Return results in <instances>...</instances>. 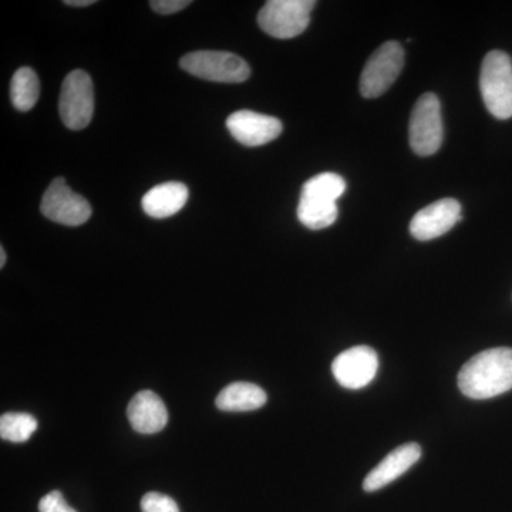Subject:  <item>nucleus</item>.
<instances>
[{"mask_svg":"<svg viewBox=\"0 0 512 512\" xmlns=\"http://www.w3.org/2000/svg\"><path fill=\"white\" fill-rule=\"evenodd\" d=\"M190 5V0H153L150 2L151 9L160 15H173Z\"/></svg>","mask_w":512,"mask_h":512,"instance_id":"obj_21","label":"nucleus"},{"mask_svg":"<svg viewBox=\"0 0 512 512\" xmlns=\"http://www.w3.org/2000/svg\"><path fill=\"white\" fill-rule=\"evenodd\" d=\"M131 427L141 434H154L165 429L168 423L167 407L158 394L151 390L138 392L127 409Z\"/></svg>","mask_w":512,"mask_h":512,"instance_id":"obj_14","label":"nucleus"},{"mask_svg":"<svg viewBox=\"0 0 512 512\" xmlns=\"http://www.w3.org/2000/svg\"><path fill=\"white\" fill-rule=\"evenodd\" d=\"M94 0H66L64 5L74 6V8H87V6L94 5Z\"/></svg>","mask_w":512,"mask_h":512,"instance_id":"obj_22","label":"nucleus"},{"mask_svg":"<svg viewBox=\"0 0 512 512\" xmlns=\"http://www.w3.org/2000/svg\"><path fill=\"white\" fill-rule=\"evenodd\" d=\"M345 191L346 181L340 175H315L303 184L298 205L299 221L313 231L335 224L339 217L338 200Z\"/></svg>","mask_w":512,"mask_h":512,"instance_id":"obj_2","label":"nucleus"},{"mask_svg":"<svg viewBox=\"0 0 512 512\" xmlns=\"http://www.w3.org/2000/svg\"><path fill=\"white\" fill-rule=\"evenodd\" d=\"M231 136L247 147H259L271 143L282 134L281 120L255 111L241 110L227 120Z\"/></svg>","mask_w":512,"mask_h":512,"instance_id":"obj_11","label":"nucleus"},{"mask_svg":"<svg viewBox=\"0 0 512 512\" xmlns=\"http://www.w3.org/2000/svg\"><path fill=\"white\" fill-rule=\"evenodd\" d=\"M313 0H269L258 15L261 29L275 39L302 35L311 22Z\"/></svg>","mask_w":512,"mask_h":512,"instance_id":"obj_5","label":"nucleus"},{"mask_svg":"<svg viewBox=\"0 0 512 512\" xmlns=\"http://www.w3.org/2000/svg\"><path fill=\"white\" fill-rule=\"evenodd\" d=\"M39 512H77L64 500L60 491H52L40 500Z\"/></svg>","mask_w":512,"mask_h":512,"instance_id":"obj_20","label":"nucleus"},{"mask_svg":"<svg viewBox=\"0 0 512 512\" xmlns=\"http://www.w3.org/2000/svg\"><path fill=\"white\" fill-rule=\"evenodd\" d=\"M181 69L198 79L217 83H244L251 76V69L242 57L217 50H200L185 55Z\"/></svg>","mask_w":512,"mask_h":512,"instance_id":"obj_4","label":"nucleus"},{"mask_svg":"<svg viewBox=\"0 0 512 512\" xmlns=\"http://www.w3.org/2000/svg\"><path fill=\"white\" fill-rule=\"evenodd\" d=\"M37 420L29 413H6L0 417V437L12 443H25L37 430Z\"/></svg>","mask_w":512,"mask_h":512,"instance_id":"obj_18","label":"nucleus"},{"mask_svg":"<svg viewBox=\"0 0 512 512\" xmlns=\"http://www.w3.org/2000/svg\"><path fill=\"white\" fill-rule=\"evenodd\" d=\"M40 211L47 220L67 227H79L92 217V207L82 195L76 194L63 177L56 178L43 195Z\"/></svg>","mask_w":512,"mask_h":512,"instance_id":"obj_9","label":"nucleus"},{"mask_svg":"<svg viewBox=\"0 0 512 512\" xmlns=\"http://www.w3.org/2000/svg\"><path fill=\"white\" fill-rule=\"evenodd\" d=\"M143 512H180L173 498L161 493H147L141 498Z\"/></svg>","mask_w":512,"mask_h":512,"instance_id":"obj_19","label":"nucleus"},{"mask_svg":"<svg viewBox=\"0 0 512 512\" xmlns=\"http://www.w3.org/2000/svg\"><path fill=\"white\" fill-rule=\"evenodd\" d=\"M190 191L183 183H164L151 188L141 200L143 210L150 217L163 220L173 217L187 204Z\"/></svg>","mask_w":512,"mask_h":512,"instance_id":"obj_15","label":"nucleus"},{"mask_svg":"<svg viewBox=\"0 0 512 512\" xmlns=\"http://www.w3.org/2000/svg\"><path fill=\"white\" fill-rule=\"evenodd\" d=\"M421 447L417 443H407L390 451L386 457L365 478L363 490L375 493L380 488L393 483L420 460Z\"/></svg>","mask_w":512,"mask_h":512,"instance_id":"obj_13","label":"nucleus"},{"mask_svg":"<svg viewBox=\"0 0 512 512\" xmlns=\"http://www.w3.org/2000/svg\"><path fill=\"white\" fill-rule=\"evenodd\" d=\"M6 264V252L5 248H0V268H3Z\"/></svg>","mask_w":512,"mask_h":512,"instance_id":"obj_23","label":"nucleus"},{"mask_svg":"<svg viewBox=\"0 0 512 512\" xmlns=\"http://www.w3.org/2000/svg\"><path fill=\"white\" fill-rule=\"evenodd\" d=\"M460 221V202L454 198H443L414 215L410 222V234L419 241H431L447 234Z\"/></svg>","mask_w":512,"mask_h":512,"instance_id":"obj_12","label":"nucleus"},{"mask_svg":"<svg viewBox=\"0 0 512 512\" xmlns=\"http://www.w3.org/2000/svg\"><path fill=\"white\" fill-rule=\"evenodd\" d=\"M379 370V356L369 346H355L333 360L332 372L340 386L359 390L372 383Z\"/></svg>","mask_w":512,"mask_h":512,"instance_id":"obj_10","label":"nucleus"},{"mask_svg":"<svg viewBox=\"0 0 512 512\" xmlns=\"http://www.w3.org/2000/svg\"><path fill=\"white\" fill-rule=\"evenodd\" d=\"M39 94L40 83L35 70L30 67H20L18 72L13 74L12 83H10V99L15 109L32 110L39 100Z\"/></svg>","mask_w":512,"mask_h":512,"instance_id":"obj_17","label":"nucleus"},{"mask_svg":"<svg viewBox=\"0 0 512 512\" xmlns=\"http://www.w3.org/2000/svg\"><path fill=\"white\" fill-rule=\"evenodd\" d=\"M59 113L64 126L79 131L89 126L94 113V89L89 74L74 70L63 80Z\"/></svg>","mask_w":512,"mask_h":512,"instance_id":"obj_7","label":"nucleus"},{"mask_svg":"<svg viewBox=\"0 0 512 512\" xmlns=\"http://www.w3.org/2000/svg\"><path fill=\"white\" fill-rule=\"evenodd\" d=\"M410 146L417 156L436 154L443 143V120L439 97L426 93L414 104L409 126Z\"/></svg>","mask_w":512,"mask_h":512,"instance_id":"obj_6","label":"nucleus"},{"mask_svg":"<svg viewBox=\"0 0 512 512\" xmlns=\"http://www.w3.org/2000/svg\"><path fill=\"white\" fill-rule=\"evenodd\" d=\"M458 389L474 400L493 399L512 389V349L484 350L461 367Z\"/></svg>","mask_w":512,"mask_h":512,"instance_id":"obj_1","label":"nucleus"},{"mask_svg":"<svg viewBox=\"0 0 512 512\" xmlns=\"http://www.w3.org/2000/svg\"><path fill=\"white\" fill-rule=\"evenodd\" d=\"M480 90L485 107L495 119H511L512 60L503 50H493L484 57Z\"/></svg>","mask_w":512,"mask_h":512,"instance_id":"obj_3","label":"nucleus"},{"mask_svg":"<svg viewBox=\"0 0 512 512\" xmlns=\"http://www.w3.org/2000/svg\"><path fill=\"white\" fill-rule=\"evenodd\" d=\"M268 396L262 387L254 383L235 382L222 389L215 399L218 409L222 412H252L265 406Z\"/></svg>","mask_w":512,"mask_h":512,"instance_id":"obj_16","label":"nucleus"},{"mask_svg":"<svg viewBox=\"0 0 512 512\" xmlns=\"http://www.w3.org/2000/svg\"><path fill=\"white\" fill-rule=\"evenodd\" d=\"M404 66V50L400 43L390 40L384 43L367 60L362 77L360 93L366 99H376L396 82Z\"/></svg>","mask_w":512,"mask_h":512,"instance_id":"obj_8","label":"nucleus"}]
</instances>
